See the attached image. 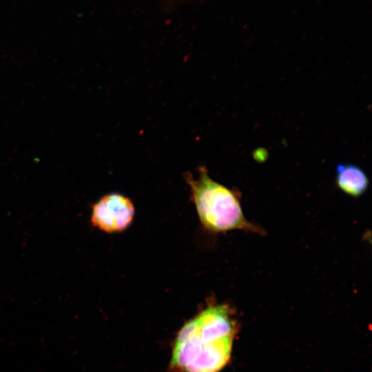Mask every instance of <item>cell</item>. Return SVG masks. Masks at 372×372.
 I'll return each mask as SVG.
<instances>
[{
	"mask_svg": "<svg viewBox=\"0 0 372 372\" xmlns=\"http://www.w3.org/2000/svg\"><path fill=\"white\" fill-rule=\"evenodd\" d=\"M335 183L342 192L354 198L363 195L369 185L365 172L360 167L351 163L338 164L336 166Z\"/></svg>",
	"mask_w": 372,
	"mask_h": 372,
	"instance_id": "4",
	"label": "cell"
},
{
	"mask_svg": "<svg viewBox=\"0 0 372 372\" xmlns=\"http://www.w3.org/2000/svg\"><path fill=\"white\" fill-rule=\"evenodd\" d=\"M170 1H177V0H170Z\"/></svg>",
	"mask_w": 372,
	"mask_h": 372,
	"instance_id": "5",
	"label": "cell"
},
{
	"mask_svg": "<svg viewBox=\"0 0 372 372\" xmlns=\"http://www.w3.org/2000/svg\"><path fill=\"white\" fill-rule=\"evenodd\" d=\"M198 177L185 174V179L189 187L191 199L203 227L212 233L242 230L263 235L260 226L249 221L244 215L240 196L210 178L207 169L200 167Z\"/></svg>",
	"mask_w": 372,
	"mask_h": 372,
	"instance_id": "2",
	"label": "cell"
},
{
	"mask_svg": "<svg viewBox=\"0 0 372 372\" xmlns=\"http://www.w3.org/2000/svg\"><path fill=\"white\" fill-rule=\"evenodd\" d=\"M134 213V206L129 198L112 193L101 197L92 206L90 220L94 227L105 233H118L130 225Z\"/></svg>",
	"mask_w": 372,
	"mask_h": 372,
	"instance_id": "3",
	"label": "cell"
},
{
	"mask_svg": "<svg viewBox=\"0 0 372 372\" xmlns=\"http://www.w3.org/2000/svg\"><path fill=\"white\" fill-rule=\"evenodd\" d=\"M236 331L229 305H207L178 331L172 348L171 369L174 372L220 371L230 358Z\"/></svg>",
	"mask_w": 372,
	"mask_h": 372,
	"instance_id": "1",
	"label": "cell"
}]
</instances>
